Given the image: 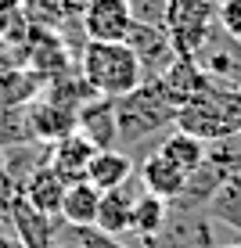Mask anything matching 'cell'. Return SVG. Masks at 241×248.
Wrapping results in <instances>:
<instances>
[{"mask_svg": "<svg viewBox=\"0 0 241 248\" xmlns=\"http://www.w3.org/2000/svg\"><path fill=\"white\" fill-rule=\"evenodd\" d=\"M50 148H54V144H47V140H25V144H11V148L0 151V166H4L15 194L25 187V180H29L36 169L50 166Z\"/></svg>", "mask_w": 241, "mask_h": 248, "instance_id": "obj_12", "label": "cell"}, {"mask_svg": "<svg viewBox=\"0 0 241 248\" xmlns=\"http://www.w3.org/2000/svg\"><path fill=\"white\" fill-rule=\"evenodd\" d=\"M94 144L83 137L80 130L62 137V140L50 148V169H54L62 180L72 187V184H83L87 180V169H90V158H94Z\"/></svg>", "mask_w": 241, "mask_h": 248, "instance_id": "obj_11", "label": "cell"}, {"mask_svg": "<svg viewBox=\"0 0 241 248\" xmlns=\"http://www.w3.org/2000/svg\"><path fill=\"white\" fill-rule=\"evenodd\" d=\"M205 158L212 162V166H220L223 173H241V133H230L223 137V140H212L209 151H205Z\"/></svg>", "mask_w": 241, "mask_h": 248, "instance_id": "obj_22", "label": "cell"}, {"mask_svg": "<svg viewBox=\"0 0 241 248\" xmlns=\"http://www.w3.org/2000/svg\"><path fill=\"white\" fill-rule=\"evenodd\" d=\"M212 219L205 212H191V209H173L169 205V219L155 237H133L130 248H216L212 237ZM130 237V234H126Z\"/></svg>", "mask_w": 241, "mask_h": 248, "instance_id": "obj_4", "label": "cell"}, {"mask_svg": "<svg viewBox=\"0 0 241 248\" xmlns=\"http://www.w3.org/2000/svg\"><path fill=\"white\" fill-rule=\"evenodd\" d=\"M141 191H144L141 176H130L115 191H101V209H97V223L94 227L112 237H126L130 234V219H133V202Z\"/></svg>", "mask_w": 241, "mask_h": 248, "instance_id": "obj_9", "label": "cell"}, {"mask_svg": "<svg viewBox=\"0 0 241 248\" xmlns=\"http://www.w3.org/2000/svg\"><path fill=\"white\" fill-rule=\"evenodd\" d=\"M25 140H36V133H32V126H29L25 105L4 108V112H0V151L11 148V144H25Z\"/></svg>", "mask_w": 241, "mask_h": 248, "instance_id": "obj_21", "label": "cell"}, {"mask_svg": "<svg viewBox=\"0 0 241 248\" xmlns=\"http://www.w3.org/2000/svg\"><path fill=\"white\" fill-rule=\"evenodd\" d=\"M216 25L227 36L241 40V0H220V11H216Z\"/></svg>", "mask_w": 241, "mask_h": 248, "instance_id": "obj_24", "label": "cell"}, {"mask_svg": "<svg viewBox=\"0 0 241 248\" xmlns=\"http://www.w3.org/2000/svg\"><path fill=\"white\" fill-rule=\"evenodd\" d=\"M155 151H159L162 158H169L173 166H180L184 173H194V169L205 162V151H209V144H205V140H198V137H191V133H184V130H177V126H173L169 133H162V137H159Z\"/></svg>", "mask_w": 241, "mask_h": 248, "instance_id": "obj_17", "label": "cell"}, {"mask_svg": "<svg viewBox=\"0 0 241 248\" xmlns=\"http://www.w3.org/2000/svg\"><path fill=\"white\" fill-rule=\"evenodd\" d=\"M97 209H101V191L94 184H72L65 191L62 202V223L65 227H94L97 223Z\"/></svg>", "mask_w": 241, "mask_h": 248, "instance_id": "obj_18", "label": "cell"}, {"mask_svg": "<svg viewBox=\"0 0 241 248\" xmlns=\"http://www.w3.org/2000/svg\"><path fill=\"white\" fill-rule=\"evenodd\" d=\"M80 72L87 76V83L101 97H126L144 83L141 62L130 50L126 40H115V44H101V40H87L80 54Z\"/></svg>", "mask_w": 241, "mask_h": 248, "instance_id": "obj_2", "label": "cell"}, {"mask_svg": "<svg viewBox=\"0 0 241 248\" xmlns=\"http://www.w3.org/2000/svg\"><path fill=\"white\" fill-rule=\"evenodd\" d=\"M177 108L166 101L159 83H141L133 93L115 97V126H119V151H130L144 144L148 137H162L173 130Z\"/></svg>", "mask_w": 241, "mask_h": 248, "instance_id": "obj_1", "label": "cell"}, {"mask_svg": "<svg viewBox=\"0 0 241 248\" xmlns=\"http://www.w3.org/2000/svg\"><path fill=\"white\" fill-rule=\"evenodd\" d=\"M220 0H169L166 4V18L162 29L173 40L177 58H194L198 47L205 44V36L216 25Z\"/></svg>", "mask_w": 241, "mask_h": 248, "instance_id": "obj_3", "label": "cell"}, {"mask_svg": "<svg viewBox=\"0 0 241 248\" xmlns=\"http://www.w3.org/2000/svg\"><path fill=\"white\" fill-rule=\"evenodd\" d=\"M15 68H25V47L11 44L7 36H0V76L15 72Z\"/></svg>", "mask_w": 241, "mask_h": 248, "instance_id": "obj_26", "label": "cell"}, {"mask_svg": "<svg viewBox=\"0 0 241 248\" xmlns=\"http://www.w3.org/2000/svg\"><path fill=\"white\" fill-rule=\"evenodd\" d=\"M11 234L22 248H58V230H62V219H47L32 209L22 194L11 198Z\"/></svg>", "mask_w": 241, "mask_h": 248, "instance_id": "obj_8", "label": "cell"}, {"mask_svg": "<svg viewBox=\"0 0 241 248\" xmlns=\"http://www.w3.org/2000/svg\"><path fill=\"white\" fill-rule=\"evenodd\" d=\"M65 191H68V184H65L50 166H44V169H36V173L25 180V187H22L18 194H22V198L40 212V216H47V219H62Z\"/></svg>", "mask_w": 241, "mask_h": 248, "instance_id": "obj_14", "label": "cell"}, {"mask_svg": "<svg viewBox=\"0 0 241 248\" xmlns=\"http://www.w3.org/2000/svg\"><path fill=\"white\" fill-rule=\"evenodd\" d=\"M80 18H83V36L101 40V44L126 40V32L137 22L130 11V0H87Z\"/></svg>", "mask_w": 241, "mask_h": 248, "instance_id": "obj_6", "label": "cell"}, {"mask_svg": "<svg viewBox=\"0 0 241 248\" xmlns=\"http://www.w3.org/2000/svg\"><path fill=\"white\" fill-rule=\"evenodd\" d=\"M130 176H133V155H126L119 148H97L94 151L90 169H87V184H94L97 191H115Z\"/></svg>", "mask_w": 241, "mask_h": 248, "instance_id": "obj_16", "label": "cell"}, {"mask_svg": "<svg viewBox=\"0 0 241 248\" xmlns=\"http://www.w3.org/2000/svg\"><path fill=\"white\" fill-rule=\"evenodd\" d=\"M58 248H83L80 241H72V237H68V230H65V223H62V230H58Z\"/></svg>", "mask_w": 241, "mask_h": 248, "instance_id": "obj_27", "label": "cell"}, {"mask_svg": "<svg viewBox=\"0 0 241 248\" xmlns=\"http://www.w3.org/2000/svg\"><path fill=\"white\" fill-rule=\"evenodd\" d=\"M216 248H241V241H234V245H216Z\"/></svg>", "mask_w": 241, "mask_h": 248, "instance_id": "obj_29", "label": "cell"}, {"mask_svg": "<svg viewBox=\"0 0 241 248\" xmlns=\"http://www.w3.org/2000/svg\"><path fill=\"white\" fill-rule=\"evenodd\" d=\"M25 112H29V126L36 133V140H47V144H58L62 137L76 133V123H80V108L54 101L50 93H36L25 105Z\"/></svg>", "mask_w": 241, "mask_h": 248, "instance_id": "obj_7", "label": "cell"}, {"mask_svg": "<svg viewBox=\"0 0 241 248\" xmlns=\"http://www.w3.org/2000/svg\"><path fill=\"white\" fill-rule=\"evenodd\" d=\"M166 4H169V0H130V11H133L137 22L162 25V18H166Z\"/></svg>", "mask_w": 241, "mask_h": 248, "instance_id": "obj_25", "label": "cell"}, {"mask_svg": "<svg viewBox=\"0 0 241 248\" xmlns=\"http://www.w3.org/2000/svg\"><path fill=\"white\" fill-rule=\"evenodd\" d=\"M137 176H141L144 191L159 194V198H166V202H173L177 194L184 191V184H187V173H184V169L173 166L169 158H162L159 151H148V155L141 158V169H137Z\"/></svg>", "mask_w": 241, "mask_h": 248, "instance_id": "obj_15", "label": "cell"}, {"mask_svg": "<svg viewBox=\"0 0 241 248\" xmlns=\"http://www.w3.org/2000/svg\"><path fill=\"white\" fill-rule=\"evenodd\" d=\"M65 230H68V237L80 241L83 248H130L126 237H112V234H105V230H97V227H65Z\"/></svg>", "mask_w": 241, "mask_h": 248, "instance_id": "obj_23", "label": "cell"}, {"mask_svg": "<svg viewBox=\"0 0 241 248\" xmlns=\"http://www.w3.org/2000/svg\"><path fill=\"white\" fill-rule=\"evenodd\" d=\"M126 44L137 54L141 62V72H144V83L159 79L169 65L177 62V50H173V40L162 25H148V22H133V29L126 32Z\"/></svg>", "mask_w": 241, "mask_h": 248, "instance_id": "obj_5", "label": "cell"}, {"mask_svg": "<svg viewBox=\"0 0 241 248\" xmlns=\"http://www.w3.org/2000/svg\"><path fill=\"white\" fill-rule=\"evenodd\" d=\"M205 216L220 227H230L241 234V173H230L227 180L216 187V194L205 205Z\"/></svg>", "mask_w": 241, "mask_h": 248, "instance_id": "obj_19", "label": "cell"}, {"mask_svg": "<svg viewBox=\"0 0 241 248\" xmlns=\"http://www.w3.org/2000/svg\"><path fill=\"white\" fill-rule=\"evenodd\" d=\"M151 83H159V90L166 93V101H169L173 108H184L187 101L198 97V93L209 87L212 79L202 72V65H198L194 58H177V62L169 65L159 79H151Z\"/></svg>", "mask_w": 241, "mask_h": 248, "instance_id": "obj_10", "label": "cell"}, {"mask_svg": "<svg viewBox=\"0 0 241 248\" xmlns=\"http://www.w3.org/2000/svg\"><path fill=\"white\" fill-rule=\"evenodd\" d=\"M80 130L94 148H119V126H115V101L112 97H94L80 108Z\"/></svg>", "mask_w": 241, "mask_h": 248, "instance_id": "obj_13", "label": "cell"}, {"mask_svg": "<svg viewBox=\"0 0 241 248\" xmlns=\"http://www.w3.org/2000/svg\"><path fill=\"white\" fill-rule=\"evenodd\" d=\"M25 0H0V15H11V11H22Z\"/></svg>", "mask_w": 241, "mask_h": 248, "instance_id": "obj_28", "label": "cell"}, {"mask_svg": "<svg viewBox=\"0 0 241 248\" xmlns=\"http://www.w3.org/2000/svg\"><path fill=\"white\" fill-rule=\"evenodd\" d=\"M169 219V202L151 191H141L133 202V219H130V237H155Z\"/></svg>", "mask_w": 241, "mask_h": 248, "instance_id": "obj_20", "label": "cell"}]
</instances>
